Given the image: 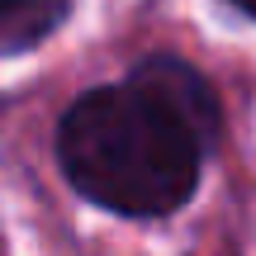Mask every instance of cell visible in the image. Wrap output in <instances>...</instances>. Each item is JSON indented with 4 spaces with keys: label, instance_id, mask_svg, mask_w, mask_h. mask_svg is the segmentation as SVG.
Returning <instances> with one entry per match:
<instances>
[{
    "label": "cell",
    "instance_id": "obj_1",
    "mask_svg": "<svg viewBox=\"0 0 256 256\" xmlns=\"http://www.w3.org/2000/svg\"><path fill=\"white\" fill-rule=\"evenodd\" d=\"M218 138V100L176 57L133 66L119 86L86 90L57 128V162L86 200L114 214H171L194 194Z\"/></svg>",
    "mask_w": 256,
    "mask_h": 256
},
{
    "label": "cell",
    "instance_id": "obj_2",
    "mask_svg": "<svg viewBox=\"0 0 256 256\" xmlns=\"http://www.w3.org/2000/svg\"><path fill=\"white\" fill-rule=\"evenodd\" d=\"M0 10H5V24H0L5 52H24L57 28V19L66 14V0H5Z\"/></svg>",
    "mask_w": 256,
    "mask_h": 256
},
{
    "label": "cell",
    "instance_id": "obj_3",
    "mask_svg": "<svg viewBox=\"0 0 256 256\" xmlns=\"http://www.w3.org/2000/svg\"><path fill=\"white\" fill-rule=\"evenodd\" d=\"M238 10H247V14H256V0H232Z\"/></svg>",
    "mask_w": 256,
    "mask_h": 256
}]
</instances>
